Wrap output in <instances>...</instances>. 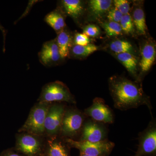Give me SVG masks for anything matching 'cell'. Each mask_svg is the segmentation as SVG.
<instances>
[{"mask_svg":"<svg viewBox=\"0 0 156 156\" xmlns=\"http://www.w3.org/2000/svg\"><path fill=\"white\" fill-rule=\"evenodd\" d=\"M109 87L115 108L125 111L145 105L152 115L150 98L136 83L126 78L113 76L109 80Z\"/></svg>","mask_w":156,"mask_h":156,"instance_id":"obj_1","label":"cell"},{"mask_svg":"<svg viewBox=\"0 0 156 156\" xmlns=\"http://www.w3.org/2000/svg\"><path fill=\"white\" fill-rule=\"evenodd\" d=\"M86 116L74 106H66L62 117L59 136L76 140L80 135Z\"/></svg>","mask_w":156,"mask_h":156,"instance_id":"obj_2","label":"cell"},{"mask_svg":"<svg viewBox=\"0 0 156 156\" xmlns=\"http://www.w3.org/2000/svg\"><path fill=\"white\" fill-rule=\"evenodd\" d=\"M37 102H62L75 104L76 100L68 87L61 81L50 82L42 88Z\"/></svg>","mask_w":156,"mask_h":156,"instance_id":"obj_3","label":"cell"},{"mask_svg":"<svg viewBox=\"0 0 156 156\" xmlns=\"http://www.w3.org/2000/svg\"><path fill=\"white\" fill-rule=\"evenodd\" d=\"M51 103L37 102L31 108L26 121L18 132H24L45 136L44 124Z\"/></svg>","mask_w":156,"mask_h":156,"instance_id":"obj_4","label":"cell"},{"mask_svg":"<svg viewBox=\"0 0 156 156\" xmlns=\"http://www.w3.org/2000/svg\"><path fill=\"white\" fill-rule=\"evenodd\" d=\"M46 137L27 133L18 132L15 135V150L25 156H41Z\"/></svg>","mask_w":156,"mask_h":156,"instance_id":"obj_5","label":"cell"},{"mask_svg":"<svg viewBox=\"0 0 156 156\" xmlns=\"http://www.w3.org/2000/svg\"><path fill=\"white\" fill-rule=\"evenodd\" d=\"M66 107V105L62 102L50 104L45 121V136L46 138L59 136L62 117Z\"/></svg>","mask_w":156,"mask_h":156,"instance_id":"obj_6","label":"cell"},{"mask_svg":"<svg viewBox=\"0 0 156 156\" xmlns=\"http://www.w3.org/2000/svg\"><path fill=\"white\" fill-rule=\"evenodd\" d=\"M66 142L71 148L77 149L80 153L90 156H108L115 147L114 143L108 140L91 143L65 138Z\"/></svg>","mask_w":156,"mask_h":156,"instance_id":"obj_7","label":"cell"},{"mask_svg":"<svg viewBox=\"0 0 156 156\" xmlns=\"http://www.w3.org/2000/svg\"><path fill=\"white\" fill-rule=\"evenodd\" d=\"M138 148L134 156H156V121L153 116L146 128L138 134Z\"/></svg>","mask_w":156,"mask_h":156,"instance_id":"obj_8","label":"cell"},{"mask_svg":"<svg viewBox=\"0 0 156 156\" xmlns=\"http://www.w3.org/2000/svg\"><path fill=\"white\" fill-rule=\"evenodd\" d=\"M108 129L104 123L90 119L85 120L79 140L91 143L108 140Z\"/></svg>","mask_w":156,"mask_h":156,"instance_id":"obj_9","label":"cell"},{"mask_svg":"<svg viewBox=\"0 0 156 156\" xmlns=\"http://www.w3.org/2000/svg\"><path fill=\"white\" fill-rule=\"evenodd\" d=\"M83 112L86 117L99 122L112 124L114 122L113 112L101 98H94L92 105L85 109Z\"/></svg>","mask_w":156,"mask_h":156,"instance_id":"obj_10","label":"cell"},{"mask_svg":"<svg viewBox=\"0 0 156 156\" xmlns=\"http://www.w3.org/2000/svg\"><path fill=\"white\" fill-rule=\"evenodd\" d=\"M39 61L47 67H53L63 61L59 53L56 39L45 42L38 53Z\"/></svg>","mask_w":156,"mask_h":156,"instance_id":"obj_11","label":"cell"},{"mask_svg":"<svg viewBox=\"0 0 156 156\" xmlns=\"http://www.w3.org/2000/svg\"><path fill=\"white\" fill-rule=\"evenodd\" d=\"M71 148L60 136L46 138L42 156H71Z\"/></svg>","mask_w":156,"mask_h":156,"instance_id":"obj_12","label":"cell"},{"mask_svg":"<svg viewBox=\"0 0 156 156\" xmlns=\"http://www.w3.org/2000/svg\"><path fill=\"white\" fill-rule=\"evenodd\" d=\"M57 7L66 16L71 17L77 23L84 12L83 3L80 0H62L58 2Z\"/></svg>","mask_w":156,"mask_h":156,"instance_id":"obj_13","label":"cell"},{"mask_svg":"<svg viewBox=\"0 0 156 156\" xmlns=\"http://www.w3.org/2000/svg\"><path fill=\"white\" fill-rule=\"evenodd\" d=\"M57 34L56 38L59 53L63 60L69 58L70 51L73 45V35L67 28H65Z\"/></svg>","mask_w":156,"mask_h":156,"instance_id":"obj_14","label":"cell"},{"mask_svg":"<svg viewBox=\"0 0 156 156\" xmlns=\"http://www.w3.org/2000/svg\"><path fill=\"white\" fill-rule=\"evenodd\" d=\"M156 48L152 43L147 42L141 50V58L140 63L142 73L147 72L153 65L156 58Z\"/></svg>","mask_w":156,"mask_h":156,"instance_id":"obj_15","label":"cell"},{"mask_svg":"<svg viewBox=\"0 0 156 156\" xmlns=\"http://www.w3.org/2000/svg\"><path fill=\"white\" fill-rule=\"evenodd\" d=\"M65 16L61 9L57 7L56 9L46 15L44 20L57 34L66 27Z\"/></svg>","mask_w":156,"mask_h":156,"instance_id":"obj_16","label":"cell"},{"mask_svg":"<svg viewBox=\"0 0 156 156\" xmlns=\"http://www.w3.org/2000/svg\"><path fill=\"white\" fill-rule=\"evenodd\" d=\"M112 3L111 0H91L89 2L90 12L95 17H101L108 12Z\"/></svg>","mask_w":156,"mask_h":156,"instance_id":"obj_17","label":"cell"},{"mask_svg":"<svg viewBox=\"0 0 156 156\" xmlns=\"http://www.w3.org/2000/svg\"><path fill=\"white\" fill-rule=\"evenodd\" d=\"M117 59L122 64L126 69L134 77L137 78V60L134 55L130 53H123L116 54Z\"/></svg>","mask_w":156,"mask_h":156,"instance_id":"obj_18","label":"cell"},{"mask_svg":"<svg viewBox=\"0 0 156 156\" xmlns=\"http://www.w3.org/2000/svg\"><path fill=\"white\" fill-rule=\"evenodd\" d=\"M98 50V47L92 44L86 46L73 45L70 51L69 57L80 58L87 57Z\"/></svg>","mask_w":156,"mask_h":156,"instance_id":"obj_19","label":"cell"},{"mask_svg":"<svg viewBox=\"0 0 156 156\" xmlns=\"http://www.w3.org/2000/svg\"><path fill=\"white\" fill-rule=\"evenodd\" d=\"M131 17L134 27L138 33L140 35L146 34L147 27L146 23L145 14L142 8L140 7L135 8Z\"/></svg>","mask_w":156,"mask_h":156,"instance_id":"obj_20","label":"cell"},{"mask_svg":"<svg viewBox=\"0 0 156 156\" xmlns=\"http://www.w3.org/2000/svg\"><path fill=\"white\" fill-rule=\"evenodd\" d=\"M109 48L111 51L116 54L127 53L134 55L135 52L132 44L125 40H117L112 42Z\"/></svg>","mask_w":156,"mask_h":156,"instance_id":"obj_21","label":"cell"},{"mask_svg":"<svg viewBox=\"0 0 156 156\" xmlns=\"http://www.w3.org/2000/svg\"><path fill=\"white\" fill-rule=\"evenodd\" d=\"M107 35L109 37H115L122 33V30L119 23L108 21L101 24Z\"/></svg>","mask_w":156,"mask_h":156,"instance_id":"obj_22","label":"cell"},{"mask_svg":"<svg viewBox=\"0 0 156 156\" xmlns=\"http://www.w3.org/2000/svg\"><path fill=\"white\" fill-rule=\"evenodd\" d=\"M122 31L127 34H132L134 31L133 20L130 14L123 15L119 23Z\"/></svg>","mask_w":156,"mask_h":156,"instance_id":"obj_23","label":"cell"},{"mask_svg":"<svg viewBox=\"0 0 156 156\" xmlns=\"http://www.w3.org/2000/svg\"><path fill=\"white\" fill-rule=\"evenodd\" d=\"M115 8H116L123 15L129 14L130 4L126 0H115L113 1Z\"/></svg>","mask_w":156,"mask_h":156,"instance_id":"obj_24","label":"cell"},{"mask_svg":"<svg viewBox=\"0 0 156 156\" xmlns=\"http://www.w3.org/2000/svg\"><path fill=\"white\" fill-rule=\"evenodd\" d=\"M100 28L95 24H91L86 26L83 30V34L89 37H95L100 35Z\"/></svg>","mask_w":156,"mask_h":156,"instance_id":"obj_25","label":"cell"},{"mask_svg":"<svg viewBox=\"0 0 156 156\" xmlns=\"http://www.w3.org/2000/svg\"><path fill=\"white\" fill-rule=\"evenodd\" d=\"M90 39L89 37L83 33H76L73 35V45L86 46L90 44Z\"/></svg>","mask_w":156,"mask_h":156,"instance_id":"obj_26","label":"cell"},{"mask_svg":"<svg viewBox=\"0 0 156 156\" xmlns=\"http://www.w3.org/2000/svg\"><path fill=\"white\" fill-rule=\"evenodd\" d=\"M123 15L116 8L112 7L108 12L107 18L108 21L119 23Z\"/></svg>","mask_w":156,"mask_h":156,"instance_id":"obj_27","label":"cell"},{"mask_svg":"<svg viewBox=\"0 0 156 156\" xmlns=\"http://www.w3.org/2000/svg\"><path fill=\"white\" fill-rule=\"evenodd\" d=\"M0 156H25L19 153L15 150L14 147L7 149L2 152Z\"/></svg>","mask_w":156,"mask_h":156,"instance_id":"obj_28","label":"cell"},{"mask_svg":"<svg viewBox=\"0 0 156 156\" xmlns=\"http://www.w3.org/2000/svg\"><path fill=\"white\" fill-rule=\"evenodd\" d=\"M90 156L87 155L85 154H80V156Z\"/></svg>","mask_w":156,"mask_h":156,"instance_id":"obj_29","label":"cell"},{"mask_svg":"<svg viewBox=\"0 0 156 156\" xmlns=\"http://www.w3.org/2000/svg\"></svg>","mask_w":156,"mask_h":156,"instance_id":"obj_30","label":"cell"}]
</instances>
